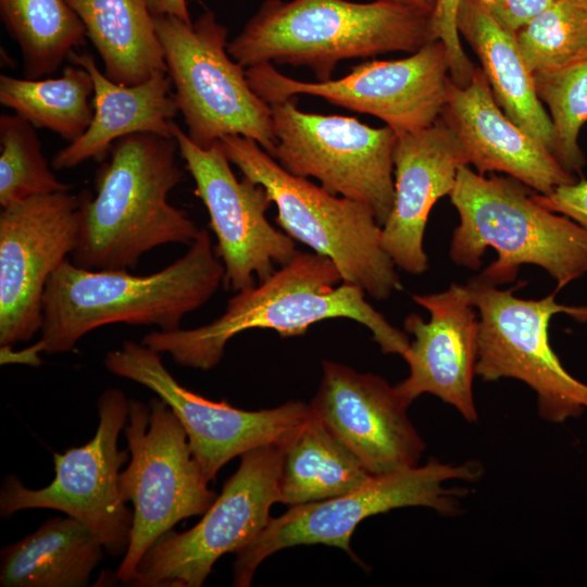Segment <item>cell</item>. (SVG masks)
<instances>
[{
  "mask_svg": "<svg viewBox=\"0 0 587 587\" xmlns=\"http://www.w3.org/2000/svg\"><path fill=\"white\" fill-rule=\"evenodd\" d=\"M224 273L203 228L183 257L149 275L87 270L68 258L47 283L40 338L22 350L1 348V364L38 366L40 353L68 352L85 335L109 324L179 329L183 319L215 294Z\"/></svg>",
  "mask_w": 587,
  "mask_h": 587,
  "instance_id": "cell-1",
  "label": "cell"
},
{
  "mask_svg": "<svg viewBox=\"0 0 587 587\" xmlns=\"http://www.w3.org/2000/svg\"><path fill=\"white\" fill-rule=\"evenodd\" d=\"M358 285L342 282L336 264L315 252H298L263 282L235 292L212 322L173 332L152 330L141 342L168 353L180 366H216L227 342L249 329H272L280 337L304 335L311 325L345 317L365 326L383 353L403 357L410 340L365 300Z\"/></svg>",
  "mask_w": 587,
  "mask_h": 587,
  "instance_id": "cell-2",
  "label": "cell"
},
{
  "mask_svg": "<svg viewBox=\"0 0 587 587\" xmlns=\"http://www.w3.org/2000/svg\"><path fill=\"white\" fill-rule=\"evenodd\" d=\"M174 137L137 133L114 142L96 176V196L80 192L78 239L73 264L92 271H130L150 250L190 246L200 229L172 205L183 180Z\"/></svg>",
  "mask_w": 587,
  "mask_h": 587,
  "instance_id": "cell-3",
  "label": "cell"
},
{
  "mask_svg": "<svg viewBox=\"0 0 587 587\" xmlns=\"http://www.w3.org/2000/svg\"><path fill=\"white\" fill-rule=\"evenodd\" d=\"M435 39L432 14L379 1L265 0L227 45L242 67L307 66L329 80L338 62L414 53Z\"/></svg>",
  "mask_w": 587,
  "mask_h": 587,
  "instance_id": "cell-4",
  "label": "cell"
},
{
  "mask_svg": "<svg viewBox=\"0 0 587 587\" xmlns=\"http://www.w3.org/2000/svg\"><path fill=\"white\" fill-rule=\"evenodd\" d=\"M528 188L513 177H486L463 165L449 195L460 218L450 258L478 270L491 247L498 258L475 279L508 284L521 265L534 264L549 273L559 291L587 273V229L538 203Z\"/></svg>",
  "mask_w": 587,
  "mask_h": 587,
  "instance_id": "cell-5",
  "label": "cell"
},
{
  "mask_svg": "<svg viewBox=\"0 0 587 587\" xmlns=\"http://www.w3.org/2000/svg\"><path fill=\"white\" fill-rule=\"evenodd\" d=\"M220 142L242 176L266 189L284 233L329 258L342 282L377 300L401 288L396 265L382 247V226L366 204L289 173L250 138L230 135Z\"/></svg>",
  "mask_w": 587,
  "mask_h": 587,
  "instance_id": "cell-6",
  "label": "cell"
},
{
  "mask_svg": "<svg viewBox=\"0 0 587 587\" xmlns=\"http://www.w3.org/2000/svg\"><path fill=\"white\" fill-rule=\"evenodd\" d=\"M153 20L189 139L209 148L225 136L239 135L273 155L272 108L250 87L245 67L229 55L228 30L215 14L207 10L191 25L172 15Z\"/></svg>",
  "mask_w": 587,
  "mask_h": 587,
  "instance_id": "cell-7",
  "label": "cell"
},
{
  "mask_svg": "<svg viewBox=\"0 0 587 587\" xmlns=\"http://www.w3.org/2000/svg\"><path fill=\"white\" fill-rule=\"evenodd\" d=\"M123 430L130 458L118 485L134 511L129 546L116 577L128 584L151 545L178 522L203 515L216 494L208 487L184 426L162 398L148 403L129 399Z\"/></svg>",
  "mask_w": 587,
  "mask_h": 587,
  "instance_id": "cell-8",
  "label": "cell"
},
{
  "mask_svg": "<svg viewBox=\"0 0 587 587\" xmlns=\"http://www.w3.org/2000/svg\"><path fill=\"white\" fill-rule=\"evenodd\" d=\"M483 473L477 461L461 464L429 460L424 465L373 475L365 484L345 495L289 507L271 519L262 533L236 553L234 586L247 587L263 560L299 545H327L346 551L357 526L366 517L403 507H426L440 514L458 512L462 491L446 488L450 480L475 482Z\"/></svg>",
  "mask_w": 587,
  "mask_h": 587,
  "instance_id": "cell-9",
  "label": "cell"
},
{
  "mask_svg": "<svg viewBox=\"0 0 587 587\" xmlns=\"http://www.w3.org/2000/svg\"><path fill=\"white\" fill-rule=\"evenodd\" d=\"M478 313L475 373L485 382L515 378L537 396L540 417L562 423L587 410V385L562 365L549 342V323L558 313L587 321V308L557 303V290L539 300L472 278L467 284Z\"/></svg>",
  "mask_w": 587,
  "mask_h": 587,
  "instance_id": "cell-10",
  "label": "cell"
},
{
  "mask_svg": "<svg viewBox=\"0 0 587 587\" xmlns=\"http://www.w3.org/2000/svg\"><path fill=\"white\" fill-rule=\"evenodd\" d=\"M283 445L241 454L237 471L203 517L186 532L171 529L159 537L140 559L128 585L200 587L222 555L250 545L271 521V507L279 501Z\"/></svg>",
  "mask_w": 587,
  "mask_h": 587,
  "instance_id": "cell-11",
  "label": "cell"
},
{
  "mask_svg": "<svg viewBox=\"0 0 587 587\" xmlns=\"http://www.w3.org/2000/svg\"><path fill=\"white\" fill-rule=\"evenodd\" d=\"M99 423L92 439L64 453H53L54 478L40 489L27 488L15 475L3 479L0 514L9 517L26 509H52L83 524L112 557L125 555L130 540L133 512L120 490L121 467L129 450L117 440L128 421V400L117 388L104 390L98 400Z\"/></svg>",
  "mask_w": 587,
  "mask_h": 587,
  "instance_id": "cell-12",
  "label": "cell"
},
{
  "mask_svg": "<svg viewBox=\"0 0 587 587\" xmlns=\"http://www.w3.org/2000/svg\"><path fill=\"white\" fill-rule=\"evenodd\" d=\"M271 108L272 157L289 173L313 177L329 192L366 204L383 226L394 204L397 133L352 116L303 112L296 97Z\"/></svg>",
  "mask_w": 587,
  "mask_h": 587,
  "instance_id": "cell-13",
  "label": "cell"
},
{
  "mask_svg": "<svg viewBox=\"0 0 587 587\" xmlns=\"http://www.w3.org/2000/svg\"><path fill=\"white\" fill-rule=\"evenodd\" d=\"M246 76L253 91L270 105L297 95L315 96L371 114L397 134L433 125L442 114L452 82L449 55L438 39L403 59L361 63L336 80H297L272 63L249 67Z\"/></svg>",
  "mask_w": 587,
  "mask_h": 587,
  "instance_id": "cell-14",
  "label": "cell"
},
{
  "mask_svg": "<svg viewBox=\"0 0 587 587\" xmlns=\"http://www.w3.org/2000/svg\"><path fill=\"white\" fill-rule=\"evenodd\" d=\"M103 363L111 374L146 386L171 407L208 482L247 451L285 444L310 413V405L301 401L247 411L207 399L182 386L165 367L161 353L142 342L124 341L107 353Z\"/></svg>",
  "mask_w": 587,
  "mask_h": 587,
  "instance_id": "cell-15",
  "label": "cell"
},
{
  "mask_svg": "<svg viewBox=\"0 0 587 587\" xmlns=\"http://www.w3.org/2000/svg\"><path fill=\"white\" fill-rule=\"evenodd\" d=\"M172 134L193 179L195 195L208 210L215 252L225 268L223 285L234 292L250 288L255 277L263 282L275 265L290 262L299 251L294 239L267 221L273 201L266 189L236 177L220 141L201 148L175 122Z\"/></svg>",
  "mask_w": 587,
  "mask_h": 587,
  "instance_id": "cell-16",
  "label": "cell"
},
{
  "mask_svg": "<svg viewBox=\"0 0 587 587\" xmlns=\"http://www.w3.org/2000/svg\"><path fill=\"white\" fill-rule=\"evenodd\" d=\"M80 196L39 195L0 212V346L27 342L40 333L42 301L52 273L74 251Z\"/></svg>",
  "mask_w": 587,
  "mask_h": 587,
  "instance_id": "cell-17",
  "label": "cell"
},
{
  "mask_svg": "<svg viewBox=\"0 0 587 587\" xmlns=\"http://www.w3.org/2000/svg\"><path fill=\"white\" fill-rule=\"evenodd\" d=\"M309 403L372 475L419 465L426 445L408 416L411 404L383 377L324 360Z\"/></svg>",
  "mask_w": 587,
  "mask_h": 587,
  "instance_id": "cell-18",
  "label": "cell"
},
{
  "mask_svg": "<svg viewBox=\"0 0 587 587\" xmlns=\"http://www.w3.org/2000/svg\"><path fill=\"white\" fill-rule=\"evenodd\" d=\"M413 300L429 313L408 315L404 330L414 336L403 359L409 365L407 378L397 390L412 403L430 394L454 407L467 422L478 419L473 397V378L478 349V313L467 285L451 284Z\"/></svg>",
  "mask_w": 587,
  "mask_h": 587,
  "instance_id": "cell-19",
  "label": "cell"
},
{
  "mask_svg": "<svg viewBox=\"0 0 587 587\" xmlns=\"http://www.w3.org/2000/svg\"><path fill=\"white\" fill-rule=\"evenodd\" d=\"M392 160L394 204L380 242L396 266L420 275L428 268L423 240L429 212L438 199L451 193L459 170L469 161L441 117L426 128L397 134Z\"/></svg>",
  "mask_w": 587,
  "mask_h": 587,
  "instance_id": "cell-20",
  "label": "cell"
},
{
  "mask_svg": "<svg viewBox=\"0 0 587 587\" xmlns=\"http://www.w3.org/2000/svg\"><path fill=\"white\" fill-rule=\"evenodd\" d=\"M440 117L457 135L469 164L479 174L505 173L540 195L575 182L542 142L502 111L480 67L475 68L464 87L451 82Z\"/></svg>",
  "mask_w": 587,
  "mask_h": 587,
  "instance_id": "cell-21",
  "label": "cell"
},
{
  "mask_svg": "<svg viewBox=\"0 0 587 587\" xmlns=\"http://www.w3.org/2000/svg\"><path fill=\"white\" fill-rule=\"evenodd\" d=\"M68 60L85 67L93 82V115L87 130L52 158L54 170H68L93 159L103 161L118 139L137 133L172 138L178 108L167 73L126 86L112 82L89 53L73 52Z\"/></svg>",
  "mask_w": 587,
  "mask_h": 587,
  "instance_id": "cell-22",
  "label": "cell"
},
{
  "mask_svg": "<svg viewBox=\"0 0 587 587\" xmlns=\"http://www.w3.org/2000/svg\"><path fill=\"white\" fill-rule=\"evenodd\" d=\"M457 27L477 54L498 105L552 153L551 121L537 96L534 74L516 35L502 28L479 0H461Z\"/></svg>",
  "mask_w": 587,
  "mask_h": 587,
  "instance_id": "cell-23",
  "label": "cell"
},
{
  "mask_svg": "<svg viewBox=\"0 0 587 587\" xmlns=\"http://www.w3.org/2000/svg\"><path fill=\"white\" fill-rule=\"evenodd\" d=\"M104 547L80 521L53 517L34 533L3 547L2 587H84Z\"/></svg>",
  "mask_w": 587,
  "mask_h": 587,
  "instance_id": "cell-24",
  "label": "cell"
},
{
  "mask_svg": "<svg viewBox=\"0 0 587 587\" xmlns=\"http://www.w3.org/2000/svg\"><path fill=\"white\" fill-rule=\"evenodd\" d=\"M99 53L104 75L133 86L166 73L148 0H66Z\"/></svg>",
  "mask_w": 587,
  "mask_h": 587,
  "instance_id": "cell-25",
  "label": "cell"
},
{
  "mask_svg": "<svg viewBox=\"0 0 587 587\" xmlns=\"http://www.w3.org/2000/svg\"><path fill=\"white\" fill-rule=\"evenodd\" d=\"M373 475L310 409L283 445L279 501L288 507L345 495Z\"/></svg>",
  "mask_w": 587,
  "mask_h": 587,
  "instance_id": "cell-26",
  "label": "cell"
},
{
  "mask_svg": "<svg viewBox=\"0 0 587 587\" xmlns=\"http://www.w3.org/2000/svg\"><path fill=\"white\" fill-rule=\"evenodd\" d=\"M93 82L83 66L68 64L58 78L0 76V103L36 128L49 129L67 142L79 138L93 115Z\"/></svg>",
  "mask_w": 587,
  "mask_h": 587,
  "instance_id": "cell-27",
  "label": "cell"
},
{
  "mask_svg": "<svg viewBox=\"0 0 587 587\" xmlns=\"http://www.w3.org/2000/svg\"><path fill=\"white\" fill-rule=\"evenodd\" d=\"M0 15L28 79L53 74L86 42L85 26L66 0H0Z\"/></svg>",
  "mask_w": 587,
  "mask_h": 587,
  "instance_id": "cell-28",
  "label": "cell"
},
{
  "mask_svg": "<svg viewBox=\"0 0 587 587\" xmlns=\"http://www.w3.org/2000/svg\"><path fill=\"white\" fill-rule=\"evenodd\" d=\"M516 37L533 74L586 60L587 0H554Z\"/></svg>",
  "mask_w": 587,
  "mask_h": 587,
  "instance_id": "cell-29",
  "label": "cell"
},
{
  "mask_svg": "<svg viewBox=\"0 0 587 587\" xmlns=\"http://www.w3.org/2000/svg\"><path fill=\"white\" fill-rule=\"evenodd\" d=\"M58 179L41 150L36 127L16 114L0 116V205L27 198L70 191Z\"/></svg>",
  "mask_w": 587,
  "mask_h": 587,
  "instance_id": "cell-30",
  "label": "cell"
},
{
  "mask_svg": "<svg viewBox=\"0 0 587 587\" xmlns=\"http://www.w3.org/2000/svg\"><path fill=\"white\" fill-rule=\"evenodd\" d=\"M539 100L548 107L553 133L552 153L569 173L585 164L578 135L587 122V59L570 66L534 73Z\"/></svg>",
  "mask_w": 587,
  "mask_h": 587,
  "instance_id": "cell-31",
  "label": "cell"
},
{
  "mask_svg": "<svg viewBox=\"0 0 587 587\" xmlns=\"http://www.w3.org/2000/svg\"><path fill=\"white\" fill-rule=\"evenodd\" d=\"M460 4L461 0H436L432 23L435 39L441 40L446 46L450 61L451 79L458 86L464 87L470 83L476 66L461 45L457 27Z\"/></svg>",
  "mask_w": 587,
  "mask_h": 587,
  "instance_id": "cell-32",
  "label": "cell"
},
{
  "mask_svg": "<svg viewBox=\"0 0 587 587\" xmlns=\"http://www.w3.org/2000/svg\"><path fill=\"white\" fill-rule=\"evenodd\" d=\"M554 0H479L489 15L505 30L517 34Z\"/></svg>",
  "mask_w": 587,
  "mask_h": 587,
  "instance_id": "cell-33",
  "label": "cell"
},
{
  "mask_svg": "<svg viewBox=\"0 0 587 587\" xmlns=\"http://www.w3.org/2000/svg\"><path fill=\"white\" fill-rule=\"evenodd\" d=\"M545 208L565 215L587 229V180L557 187L549 195H534Z\"/></svg>",
  "mask_w": 587,
  "mask_h": 587,
  "instance_id": "cell-34",
  "label": "cell"
},
{
  "mask_svg": "<svg viewBox=\"0 0 587 587\" xmlns=\"http://www.w3.org/2000/svg\"><path fill=\"white\" fill-rule=\"evenodd\" d=\"M152 16L172 15L191 25L187 0H148Z\"/></svg>",
  "mask_w": 587,
  "mask_h": 587,
  "instance_id": "cell-35",
  "label": "cell"
},
{
  "mask_svg": "<svg viewBox=\"0 0 587 587\" xmlns=\"http://www.w3.org/2000/svg\"><path fill=\"white\" fill-rule=\"evenodd\" d=\"M433 14L436 0H373Z\"/></svg>",
  "mask_w": 587,
  "mask_h": 587,
  "instance_id": "cell-36",
  "label": "cell"
}]
</instances>
